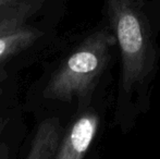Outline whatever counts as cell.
Instances as JSON below:
<instances>
[{
	"label": "cell",
	"mask_w": 160,
	"mask_h": 159,
	"mask_svg": "<svg viewBox=\"0 0 160 159\" xmlns=\"http://www.w3.org/2000/svg\"><path fill=\"white\" fill-rule=\"evenodd\" d=\"M42 35V33L37 28L26 25L0 35V68L14 56L32 46Z\"/></svg>",
	"instance_id": "obj_5"
},
{
	"label": "cell",
	"mask_w": 160,
	"mask_h": 159,
	"mask_svg": "<svg viewBox=\"0 0 160 159\" xmlns=\"http://www.w3.org/2000/svg\"><path fill=\"white\" fill-rule=\"evenodd\" d=\"M96 113L82 115L71 125L60 143L55 159H83L86 155L98 129Z\"/></svg>",
	"instance_id": "obj_3"
},
{
	"label": "cell",
	"mask_w": 160,
	"mask_h": 159,
	"mask_svg": "<svg viewBox=\"0 0 160 159\" xmlns=\"http://www.w3.org/2000/svg\"><path fill=\"white\" fill-rule=\"evenodd\" d=\"M0 159H9L8 158V147L6 144H0Z\"/></svg>",
	"instance_id": "obj_8"
},
{
	"label": "cell",
	"mask_w": 160,
	"mask_h": 159,
	"mask_svg": "<svg viewBox=\"0 0 160 159\" xmlns=\"http://www.w3.org/2000/svg\"><path fill=\"white\" fill-rule=\"evenodd\" d=\"M113 42V36L107 30L87 37L51 75L44 89V97L62 102L88 97L109 61Z\"/></svg>",
	"instance_id": "obj_1"
},
{
	"label": "cell",
	"mask_w": 160,
	"mask_h": 159,
	"mask_svg": "<svg viewBox=\"0 0 160 159\" xmlns=\"http://www.w3.org/2000/svg\"><path fill=\"white\" fill-rule=\"evenodd\" d=\"M60 127L57 118L44 120L37 127L26 159H52L60 145Z\"/></svg>",
	"instance_id": "obj_4"
},
{
	"label": "cell",
	"mask_w": 160,
	"mask_h": 159,
	"mask_svg": "<svg viewBox=\"0 0 160 159\" xmlns=\"http://www.w3.org/2000/svg\"><path fill=\"white\" fill-rule=\"evenodd\" d=\"M42 0H0V9L8 8V7L21 6V4H28V3L42 4Z\"/></svg>",
	"instance_id": "obj_7"
},
{
	"label": "cell",
	"mask_w": 160,
	"mask_h": 159,
	"mask_svg": "<svg viewBox=\"0 0 160 159\" xmlns=\"http://www.w3.org/2000/svg\"><path fill=\"white\" fill-rule=\"evenodd\" d=\"M106 1L122 55L123 87L130 91L152 69L155 51L150 33L137 0Z\"/></svg>",
	"instance_id": "obj_2"
},
{
	"label": "cell",
	"mask_w": 160,
	"mask_h": 159,
	"mask_svg": "<svg viewBox=\"0 0 160 159\" xmlns=\"http://www.w3.org/2000/svg\"><path fill=\"white\" fill-rule=\"evenodd\" d=\"M42 4L28 3L0 9V35L26 25V22Z\"/></svg>",
	"instance_id": "obj_6"
},
{
	"label": "cell",
	"mask_w": 160,
	"mask_h": 159,
	"mask_svg": "<svg viewBox=\"0 0 160 159\" xmlns=\"http://www.w3.org/2000/svg\"><path fill=\"white\" fill-rule=\"evenodd\" d=\"M1 94H2V89L0 88V96H1Z\"/></svg>",
	"instance_id": "obj_10"
},
{
	"label": "cell",
	"mask_w": 160,
	"mask_h": 159,
	"mask_svg": "<svg viewBox=\"0 0 160 159\" xmlns=\"http://www.w3.org/2000/svg\"><path fill=\"white\" fill-rule=\"evenodd\" d=\"M6 77H7L6 72H3V71H0V82H1L2 80L6 79Z\"/></svg>",
	"instance_id": "obj_9"
},
{
	"label": "cell",
	"mask_w": 160,
	"mask_h": 159,
	"mask_svg": "<svg viewBox=\"0 0 160 159\" xmlns=\"http://www.w3.org/2000/svg\"><path fill=\"white\" fill-rule=\"evenodd\" d=\"M0 122H1V120H0Z\"/></svg>",
	"instance_id": "obj_11"
}]
</instances>
